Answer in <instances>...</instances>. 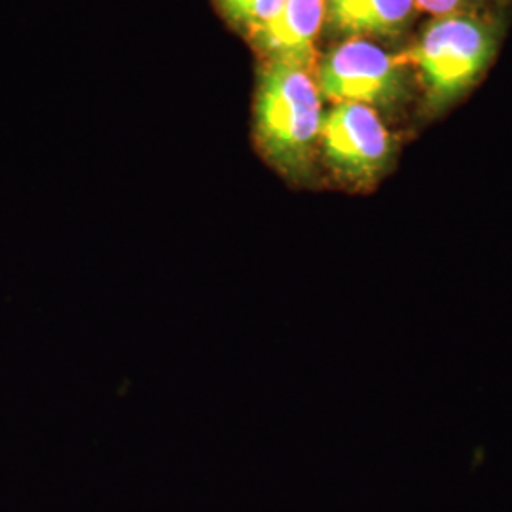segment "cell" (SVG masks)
<instances>
[{
  "mask_svg": "<svg viewBox=\"0 0 512 512\" xmlns=\"http://www.w3.org/2000/svg\"><path fill=\"white\" fill-rule=\"evenodd\" d=\"M220 16L249 38L281 10L285 0H215Z\"/></svg>",
  "mask_w": 512,
  "mask_h": 512,
  "instance_id": "7",
  "label": "cell"
},
{
  "mask_svg": "<svg viewBox=\"0 0 512 512\" xmlns=\"http://www.w3.org/2000/svg\"><path fill=\"white\" fill-rule=\"evenodd\" d=\"M416 4L429 18L512 10V0H416Z\"/></svg>",
  "mask_w": 512,
  "mask_h": 512,
  "instance_id": "8",
  "label": "cell"
},
{
  "mask_svg": "<svg viewBox=\"0 0 512 512\" xmlns=\"http://www.w3.org/2000/svg\"><path fill=\"white\" fill-rule=\"evenodd\" d=\"M512 10L427 18L404 44L418 84L416 129L437 122L480 86L497 59Z\"/></svg>",
  "mask_w": 512,
  "mask_h": 512,
  "instance_id": "1",
  "label": "cell"
},
{
  "mask_svg": "<svg viewBox=\"0 0 512 512\" xmlns=\"http://www.w3.org/2000/svg\"><path fill=\"white\" fill-rule=\"evenodd\" d=\"M323 103L311 69L289 61H262L253 109L256 152L298 190L323 188L317 164Z\"/></svg>",
  "mask_w": 512,
  "mask_h": 512,
  "instance_id": "2",
  "label": "cell"
},
{
  "mask_svg": "<svg viewBox=\"0 0 512 512\" xmlns=\"http://www.w3.org/2000/svg\"><path fill=\"white\" fill-rule=\"evenodd\" d=\"M315 80L323 101L359 103L376 110L387 124L414 137L418 84L403 50L370 38L334 42L315 63Z\"/></svg>",
  "mask_w": 512,
  "mask_h": 512,
  "instance_id": "3",
  "label": "cell"
},
{
  "mask_svg": "<svg viewBox=\"0 0 512 512\" xmlns=\"http://www.w3.org/2000/svg\"><path fill=\"white\" fill-rule=\"evenodd\" d=\"M325 29V0H285L281 10L249 37L262 61H289L315 69Z\"/></svg>",
  "mask_w": 512,
  "mask_h": 512,
  "instance_id": "6",
  "label": "cell"
},
{
  "mask_svg": "<svg viewBox=\"0 0 512 512\" xmlns=\"http://www.w3.org/2000/svg\"><path fill=\"white\" fill-rule=\"evenodd\" d=\"M416 0H325L323 35L330 44L370 38L403 48L420 25Z\"/></svg>",
  "mask_w": 512,
  "mask_h": 512,
  "instance_id": "5",
  "label": "cell"
},
{
  "mask_svg": "<svg viewBox=\"0 0 512 512\" xmlns=\"http://www.w3.org/2000/svg\"><path fill=\"white\" fill-rule=\"evenodd\" d=\"M408 135L370 107L334 103L323 114L317 164L321 186L366 196L397 169Z\"/></svg>",
  "mask_w": 512,
  "mask_h": 512,
  "instance_id": "4",
  "label": "cell"
}]
</instances>
